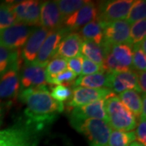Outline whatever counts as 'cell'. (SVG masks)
I'll return each instance as SVG.
<instances>
[{"instance_id":"18","label":"cell","mask_w":146,"mask_h":146,"mask_svg":"<svg viewBox=\"0 0 146 146\" xmlns=\"http://www.w3.org/2000/svg\"><path fill=\"white\" fill-rule=\"evenodd\" d=\"M0 146H35L29 133L19 127L0 131Z\"/></svg>"},{"instance_id":"9","label":"cell","mask_w":146,"mask_h":146,"mask_svg":"<svg viewBox=\"0 0 146 146\" xmlns=\"http://www.w3.org/2000/svg\"><path fill=\"white\" fill-rule=\"evenodd\" d=\"M98 10L94 3L87 1L84 5L63 21L68 31H76L90 22L97 21Z\"/></svg>"},{"instance_id":"21","label":"cell","mask_w":146,"mask_h":146,"mask_svg":"<svg viewBox=\"0 0 146 146\" xmlns=\"http://www.w3.org/2000/svg\"><path fill=\"white\" fill-rule=\"evenodd\" d=\"M119 99L136 118L142 113V98L139 93L134 90H126L119 95Z\"/></svg>"},{"instance_id":"26","label":"cell","mask_w":146,"mask_h":146,"mask_svg":"<svg viewBox=\"0 0 146 146\" xmlns=\"http://www.w3.org/2000/svg\"><path fill=\"white\" fill-rule=\"evenodd\" d=\"M55 2L63 21L81 8L87 3V1L84 0H59Z\"/></svg>"},{"instance_id":"7","label":"cell","mask_w":146,"mask_h":146,"mask_svg":"<svg viewBox=\"0 0 146 146\" xmlns=\"http://www.w3.org/2000/svg\"><path fill=\"white\" fill-rule=\"evenodd\" d=\"M103 26V36L105 44L111 48L112 46L127 44L132 46L130 40V25L124 21L111 22Z\"/></svg>"},{"instance_id":"6","label":"cell","mask_w":146,"mask_h":146,"mask_svg":"<svg viewBox=\"0 0 146 146\" xmlns=\"http://www.w3.org/2000/svg\"><path fill=\"white\" fill-rule=\"evenodd\" d=\"M33 29L30 26L21 24H15L2 29L0 30V46L18 50L25 46Z\"/></svg>"},{"instance_id":"33","label":"cell","mask_w":146,"mask_h":146,"mask_svg":"<svg viewBox=\"0 0 146 146\" xmlns=\"http://www.w3.org/2000/svg\"><path fill=\"white\" fill-rule=\"evenodd\" d=\"M72 89L69 87L58 84V85H55L54 87H53L51 89L50 96L55 101L63 103V102L67 101L72 97Z\"/></svg>"},{"instance_id":"27","label":"cell","mask_w":146,"mask_h":146,"mask_svg":"<svg viewBox=\"0 0 146 146\" xmlns=\"http://www.w3.org/2000/svg\"><path fill=\"white\" fill-rule=\"evenodd\" d=\"M145 16L146 2L145 0H137L133 2L125 21L129 25H132L137 21L145 19Z\"/></svg>"},{"instance_id":"24","label":"cell","mask_w":146,"mask_h":146,"mask_svg":"<svg viewBox=\"0 0 146 146\" xmlns=\"http://www.w3.org/2000/svg\"><path fill=\"white\" fill-rule=\"evenodd\" d=\"M15 66H20L18 50L0 46V77Z\"/></svg>"},{"instance_id":"1","label":"cell","mask_w":146,"mask_h":146,"mask_svg":"<svg viewBox=\"0 0 146 146\" xmlns=\"http://www.w3.org/2000/svg\"><path fill=\"white\" fill-rule=\"evenodd\" d=\"M21 98L26 103L25 115L36 123L52 120L54 115L64 110L63 103L53 98L46 85L25 89Z\"/></svg>"},{"instance_id":"30","label":"cell","mask_w":146,"mask_h":146,"mask_svg":"<svg viewBox=\"0 0 146 146\" xmlns=\"http://www.w3.org/2000/svg\"><path fill=\"white\" fill-rule=\"evenodd\" d=\"M68 69V60L60 57L52 58L46 66L48 76H54Z\"/></svg>"},{"instance_id":"4","label":"cell","mask_w":146,"mask_h":146,"mask_svg":"<svg viewBox=\"0 0 146 146\" xmlns=\"http://www.w3.org/2000/svg\"><path fill=\"white\" fill-rule=\"evenodd\" d=\"M42 3L39 1H23L17 3H9L11 11L16 16V24L24 25H40Z\"/></svg>"},{"instance_id":"14","label":"cell","mask_w":146,"mask_h":146,"mask_svg":"<svg viewBox=\"0 0 146 146\" xmlns=\"http://www.w3.org/2000/svg\"><path fill=\"white\" fill-rule=\"evenodd\" d=\"M20 80L22 88L25 89L46 85L47 83L46 67L33 64L26 65L23 70Z\"/></svg>"},{"instance_id":"13","label":"cell","mask_w":146,"mask_h":146,"mask_svg":"<svg viewBox=\"0 0 146 146\" xmlns=\"http://www.w3.org/2000/svg\"><path fill=\"white\" fill-rule=\"evenodd\" d=\"M105 101L106 99L98 100L88 105L74 108L72 112V119L82 121L94 119L108 123V117L105 108Z\"/></svg>"},{"instance_id":"39","label":"cell","mask_w":146,"mask_h":146,"mask_svg":"<svg viewBox=\"0 0 146 146\" xmlns=\"http://www.w3.org/2000/svg\"><path fill=\"white\" fill-rule=\"evenodd\" d=\"M0 124H1V111H0Z\"/></svg>"},{"instance_id":"38","label":"cell","mask_w":146,"mask_h":146,"mask_svg":"<svg viewBox=\"0 0 146 146\" xmlns=\"http://www.w3.org/2000/svg\"><path fill=\"white\" fill-rule=\"evenodd\" d=\"M129 146H145L144 145H142L140 142H137V141H133L132 143H131Z\"/></svg>"},{"instance_id":"11","label":"cell","mask_w":146,"mask_h":146,"mask_svg":"<svg viewBox=\"0 0 146 146\" xmlns=\"http://www.w3.org/2000/svg\"><path fill=\"white\" fill-rule=\"evenodd\" d=\"M109 88L114 94H121L126 90L141 93L137 83V72L126 71L122 72H109Z\"/></svg>"},{"instance_id":"20","label":"cell","mask_w":146,"mask_h":146,"mask_svg":"<svg viewBox=\"0 0 146 146\" xmlns=\"http://www.w3.org/2000/svg\"><path fill=\"white\" fill-rule=\"evenodd\" d=\"M109 77V72H98L88 76H80L74 82V84L75 86L89 89H108Z\"/></svg>"},{"instance_id":"37","label":"cell","mask_w":146,"mask_h":146,"mask_svg":"<svg viewBox=\"0 0 146 146\" xmlns=\"http://www.w3.org/2000/svg\"><path fill=\"white\" fill-rule=\"evenodd\" d=\"M138 87L142 94H145L146 91V73L145 72H139L137 73Z\"/></svg>"},{"instance_id":"36","label":"cell","mask_w":146,"mask_h":146,"mask_svg":"<svg viewBox=\"0 0 146 146\" xmlns=\"http://www.w3.org/2000/svg\"><path fill=\"white\" fill-rule=\"evenodd\" d=\"M136 138L142 145H146V120L145 119H141L137 126L136 131Z\"/></svg>"},{"instance_id":"2","label":"cell","mask_w":146,"mask_h":146,"mask_svg":"<svg viewBox=\"0 0 146 146\" xmlns=\"http://www.w3.org/2000/svg\"><path fill=\"white\" fill-rule=\"evenodd\" d=\"M105 108L111 128L121 131H131L136 127V119L120 102L118 97L111 96L105 101Z\"/></svg>"},{"instance_id":"32","label":"cell","mask_w":146,"mask_h":146,"mask_svg":"<svg viewBox=\"0 0 146 146\" xmlns=\"http://www.w3.org/2000/svg\"><path fill=\"white\" fill-rule=\"evenodd\" d=\"M132 48V67L139 72H145L146 54L141 49L139 44L133 45Z\"/></svg>"},{"instance_id":"5","label":"cell","mask_w":146,"mask_h":146,"mask_svg":"<svg viewBox=\"0 0 146 146\" xmlns=\"http://www.w3.org/2000/svg\"><path fill=\"white\" fill-rule=\"evenodd\" d=\"M134 1L132 0H115L102 3L98 10V21L102 25L111 22L124 21Z\"/></svg>"},{"instance_id":"12","label":"cell","mask_w":146,"mask_h":146,"mask_svg":"<svg viewBox=\"0 0 146 146\" xmlns=\"http://www.w3.org/2000/svg\"><path fill=\"white\" fill-rule=\"evenodd\" d=\"M50 32L45 28H36L33 30L22 51V56L26 65L33 63L42 45Z\"/></svg>"},{"instance_id":"25","label":"cell","mask_w":146,"mask_h":146,"mask_svg":"<svg viewBox=\"0 0 146 146\" xmlns=\"http://www.w3.org/2000/svg\"><path fill=\"white\" fill-rule=\"evenodd\" d=\"M136 139V131H112L110 136L108 146H129Z\"/></svg>"},{"instance_id":"28","label":"cell","mask_w":146,"mask_h":146,"mask_svg":"<svg viewBox=\"0 0 146 146\" xmlns=\"http://www.w3.org/2000/svg\"><path fill=\"white\" fill-rule=\"evenodd\" d=\"M146 21L141 20L132 24L130 28V40L132 45L139 44L146 37Z\"/></svg>"},{"instance_id":"15","label":"cell","mask_w":146,"mask_h":146,"mask_svg":"<svg viewBox=\"0 0 146 146\" xmlns=\"http://www.w3.org/2000/svg\"><path fill=\"white\" fill-rule=\"evenodd\" d=\"M63 20L55 1L44 2L41 7L40 25L48 30H57L61 29Z\"/></svg>"},{"instance_id":"35","label":"cell","mask_w":146,"mask_h":146,"mask_svg":"<svg viewBox=\"0 0 146 146\" xmlns=\"http://www.w3.org/2000/svg\"><path fill=\"white\" fill-rule=\"evenodd\" d=\"M83 58L81 54H80L76 57L68 59V70L75 73L76 76L80 75L81 69H82Z\"/></svg>"},{"instance_id":"3","label":"cell","mask_w":146,"mask_h":146,"mask_svg":"<svg viewBox=\"0 0 146 146\" xmlns=\"http://www.w3.org/2000/svg\"><path fill=\"white\" fill-rule=\"evenodd\" d=\"M71 123L80 132L84 133L89 141L90 146H108L112 129L109 123L100 119H71Z\"/></svg>"},{"instance_id":"34","label":"cell","mask_w":146,"mask_h":146,"mask_svg":"<svg viewBox=\"0 0 146 146\" xmlns=\"http://www.w3.org/2000/svg\"><path fill=\"white\" fill-rule=\"evenodd\" d=\"M98 72H104V70L102 69V67L84 57L80 75L88 76V75H92V74Z\"/></svg>"},{"instance_id":"29","label":"cell","mask_w":146,"mask_h":146,"mask_svg":"<svg viewBox=\"0 0 146 146\" xmlns=\"http://www.w3.org/2000/svg\"><path fill=\"white\" fill-rule=\"evenodd\" d=\"M76 75L69 70H65L63 72L59 73L54 76H47V83L50 84H61L68 87L69 85H72V83L76 78Z\"/></svg>"},{"instance_id":"22","label":"cell","mask_w":146,"mask_h":146,"mask_svg":"<svg viewBox=\"0 0 146 146\" xmlns=\"http://www.w3.org/2000/svg\"><path fill=\"white\" fill-rule=\"evenodd\" d=\"M80 36L83 40L102 45L104 41L103 26L98 20L90 22L81 29Z\"/></svg>"},{"instance_id":"23","label":"cell","mask_w":146,"mask_h":146,"mask_svg":"<svg viewBox=\"0 0 146 146\" xmlns=\"http://www.w3.org/2000/svg\"><path fill=\"white\" fill-rule=\"evenodd\" d=\"M110 52L116 61L127 69L132 67V47L127 44H119L112 46Z\"/></svg>"},{"instance_id":"16","label":"cell","mask_w":146,"mask_h":146,"mask_svg":"<svg viewBox=\"0 0 146 146\" xmlns=\"http://www.w3.org/2000/svg\"><path fill=\"white\" fill-rule=\"evenodd\" d=\"M19 67L11 68L0 77V98H10L19 94L21 88Z\"/></svg>"},{"instance_id":"10","label":"cell","mask_w":146,"mask_h":146,"mask_svg":"<svg viewBox=\"0 0 146 146\" xmlns=\"http://www.w3.org/2000/svg\"><path fill=\"white\" fill-rule=\"evenodd\" d=\"M114 94L108 89H89L77 86L73 90L72 98L68 102V105L76 108L98 100L106 99L111 96H114Z\"/></svg>"},{"instance_id":"19","label":"cell","mask_w":146,"mask_h":146,"mask_svg":"<svg viewBox=\"0 0 146 146\" xmlns=\"http://www.w3.org/2000/svg\"><path fill=\"white\" fill-rule=\"evenodd\" d=\"M110 50L105 46L104 43L98 45L93 42L83 40L80 54L83 57L102 67L106 54L110 52Z\"/></svg>"},{"instance_id":"8","label":"cell","mask_w":146,"mask_h":146,"mask_svg":"<svg viewBox=\"0 0 146 146\" xmlns=\"http://www.w3.org/2000/svg\"><path fill=\"white\" fill-rule=\"evenodd\" d=\"M67 32L68 30L66 29H59L50 32L43 42L35 60L32 64L46 67L47 63L54 58L58 46Z\"/></svg>"},{"instance_id":"31","label":"cell","mask_w":146,"mask_h":146,"mask_svg":"<svg viewBox=\"0 0 146 146\" xmlns=\"http://www.w3.org/2000/svg\"><path fill=\"white\" fill-rule=\"evenodd\" d=\"M16 24V16L11 11L9 3L0 4V30Z\"/></svg>"},{"instance_id":"17","label":"cell","mask_w":146,"mask_h":146,"mask_svg":"<svg viewBox=\"0 0 146 146\" xmlns=\"http://www.w3.org/2000/svg\"><path fill=\"white\" fill-rule=\"evenodd\" d=\"M83 39L80 34L72 33L63 36L58 46L55 57L70 59L80 54Z\"/></svg>"}]
</instances>
